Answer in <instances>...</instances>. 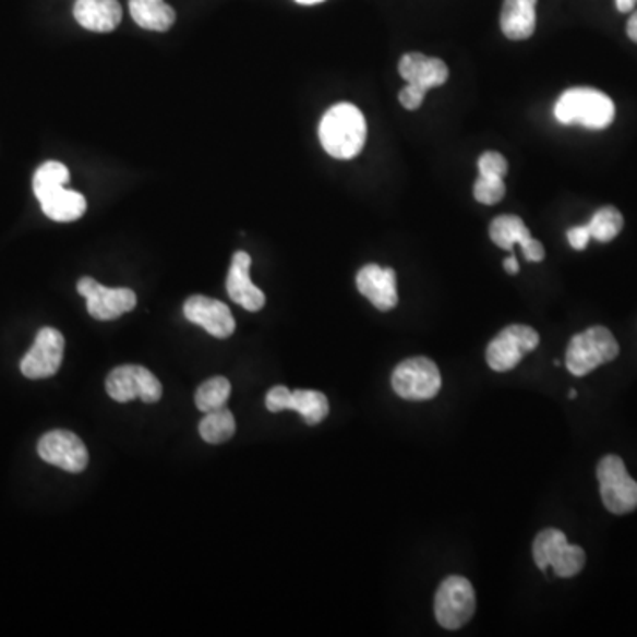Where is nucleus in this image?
I'll list each match as a JSON object with an SVG mask.
<instances>
[{
	"label": "nucleus",
	"mask_w": 637,
	"mask_h": 637,
	"mask_svg": "<svg viewBox=\"0 0 637 637\" xmlns=\"http://www.w3.org/2000/svg\"><path fill=\"white\" fill-rule=\"evenodd\" d=\"M627 34L628 38L633 39L634 43H637V11L630 16V20H628Z\"/></svg>",
	"instance_id": "obj_31"
},
{
	"label": "nucleus",
	"mask_w": 637,
	"mask_h": 637,
	"mask_svg": "<svg viewBox=\"0 0 637 637\" xmlns=\"http://www.w3.org/2000/svg\"><path fill=\"white\" fill-rule=\"evenodd\" d=\"M533 560L542 570L553 567L557 577H574L585 568L586 553L579 545L568 544L563 531L549 528L534 539Z\"/></svg>",
	"instance_id": "obj_5"
},
{
	"label": "nucleus",
	"mask_w": 637,
	"mask_h": 637,
	"mask_svg": "<svg viewBox=\"0 0 637 637\" xmlns=\"http://www.w3.org/2000/svg\"><path fill=\"white\" fill-rule=\"evenodd\" d=\"M130 13L142 28L156 33L169 31L176 22V11L165 0H130Z\"/></svg>",
	"instance_id": "obj_22"
},
{
	"label": "nucleus",
	"mask_w": 637,
	"mask_h": 637,
	"mask_svg": "<svg viewBox=\"0 0 637 637\" xmlns=\"http://www.w3.org/2000/svg\"><path fill=\"white\" fill-rule=\"evenodd\" d=\"M296 2L303 5H314L318 4V2H324V0H296Z\"/></svg>",
	"instance_id": "obj_34"
},
{
	"label": "nucleus",
	"mask_w": 637,
	"mask_h": 637,
	"mask_svg": "<svg viewBox=\"0 0 637 637\" xmlns=\"http://www.w3.org/2000/svg\"><path fill=\"white\" fill-rule=\"evenodd\" d=\"M45 215L53 221H75L84 216L87 209V201L84 195L68 188H61L57 192L50 193L48 197L39 201Z\"/></svg>",
	"instance_id": "obj_21"
},
{
	"label": "nucleus",
	"mask_w": 637,
	"mask_h": 637,
	"mask_svg": "<svg viewBox=\"0 0 637 637\" xmlns=\"http://www.w3.org/2000/svg\"><path fill=\"white\" fill-rule=\"evenodd\" d=\"M554 118L562 124H581L588 130H604L614 121L613 99L590 87L568 89L554 105Z\"/></svg>",
	"instance_id": "obj_2"
},
{
	"label": "nucleus",
	"mask_w": 637,
	"mask_h": 637,
	"mask_svg": "<svg viewBox=\"0 0 637 637\" xmlns=\"http://www.w3.org/2000/svg\"><path fill=\"white\" fill-rule=\"evenodd\" d=\"M620 346L613 333L604 326H593L572 337L567 347V369L570 374L586 375L597 366L610 363L618 357Z\"/></svg>",
	"instance_id": "obj_3"
},
{
	"label": "nucleus",
	"mask_w": 637,
	"mask_h": 637,
	"mask_svg": "<svg viewBox=\"0 0 637 637\" xmlns=\"http://www.w3.org/2000/svg\"><path fill=\"white\" fill-rule=\"evenodd\" d=\"M539 333L525 324L506 326L488 346L489 366L492 371L508 372L519 365L520 360L539 347Z\"/></svg>",
	"instance_id": "obj_9"
},
{
	"label": "nucleus",
	"mask_w": 637,
	"mask_h": 637,
	"mask_svg": "<svg viewBox=\"0 0 637 637\" xmlns=\"http://www.w3.org/2000/svg\"><path fill=\"white\" fill-rule=\"evenodd\" d=\"M478 170H480V176H485V178H505L508 165H506L505 156L496 151H488L478 159Z\"/></svg>",
	"instance_id": "obj_28"
},
{
	"label": "nucleus",
	"mask_w": 637,
	"mask_h": 637,
	"mask_svg": "<svg viewBox=\"0 0 637 637\" xmlns=\"http://www.w3.org/2000/svg\"><path fill=\"white\" fill-rule=\"evenodd\" d=\"M506 188L503 178H485L480 176L474 183L473 195L480 204L494 206L505 197Z\"/></svg>",
	"instance_id": "obj_27"
},
{
	"label": "nucleus",
	"mask_w": 637,
	"mask_h": 637,
	"mask_svg": "<svg viewBox=\"0 0 637 637\" xmlns=\"http://www.w3.org/2000/svg\"><path fill=\"white\" fill-rule=\"evenodd\" d=\"M567 238L572 249L585 250L590 243V229H588V226L572 227V229H568Z\"/></svg>",
	"instance_id": "obj_30"
},
{
	"label": "nucleus",
	"mask_w": 637,
	"mask_h": 637,
	"mask_svg": "<svg viewBox=\"0 0 637 637\" xmlns=\"http://www.w3.org/2000/svg\"><path fill=\"white\" fill-rule=\"evenodd\" d=\"M107 394L116 402L127 404L135 398H141L142 402H158L164 394L161 383L153 372L147 371L146 366L141 365H121L113 369L108 374Z\"/></svg>",
	"instance_id": "obj_8"
},
{
	"label": "nucleus",
	"mask_w": 637,
	"mask_h": 637,
	"mask_svg": "<svg viewBox=\"0 0 637 637\" xmlns=\"http://www.w3.org/2000/svg\"><path fill=\"white\" fill-rule=\"evenodd\" d=\"M357 286L358 291L381 312H388L397 307V275L392 267L366 264L358 272Z\"/></svg>",
	"instance_id": "obj_16"
},
{
	"label": "nucleus",
	"mask_w": 637,
	"mask_h": 637,
	"mask_svg": "<svg viewBox=\"0 0 637 637\" xmlns=\"http://www.w3.org/2000/svg\"><path fill=\"white\" fill-rule=\"evenodd\" d=\"M600 496L611 514L624 516L637 508V482L630 478L618 455H605L597 466Z\"/></svg>",
	"instance_id": "obj_4"
},
{
	"label": "nucleus",
	"mask_w": 637,
	"mask_h": 637,
	"mask_svg": "<svg viewBox=\"0 0 637 637\" xmlns=\"http://www.w3.org/2000/svg\"><path fill=\"white\" fill-rule=\"evenodd\" d=\"M64 337L56 328L39 329L31 351L20 361V371L27 380H47L61 369Z\"/></svg>",
	"instance_id": "obj_11"
},
{
	"label": "nucleus",
	"mask_w": 637,
	"mask_h": 637,
	"mask_svg": "<svg viewBox=\"0 0 637 637\" xmlns=\"http://www.w3.org/2000/svg\"><path fill=\"white\" fill-rule=\"evenodd\" d=\"M267 411L280 412L291 409L300 412L307 425H317L328 417L329 404L326 395L315 389H291L286 386H273L266 395Z\"/></svg>",
	"instance_id": "obj_13"
},
{
	"label": "nucleus",
	"mask_w": 637,
	"mask_h": 637,
	"mask_svg": "<svg viewBox=\"0 0 637 637\" xmlns=\"http://www.w3.org/2000/svg\"><path fill=\"white\" fill-rule=\"evenodd\" d=\"M489 235H491L492 243L497 244L500 249L510 250L512 252L514 244H520L525 257L530 263L544 261V247H542L539 239H534L531 236L530 229L526 227L525 221L520 220L519 216H497L489 227Z\"/></svg>",
	"instance_id": "obj_14"
},
{
	"label": "nucleus",
	"mask_w": 637,
	"mask_h": 637,
	"mask_svg": "<svg viewBox=\"0 0 637 637\" xmlns=\"http://www.w3.org/2000/svg\"><path fill=\"white\" fill-rule=\"evenodd\" d=\"M184 317L199 324L216 338H229L236 329V321L229 307L207 296H192L184 303Z\"/></svg>",
	"instance_id": "obj_15"
},
{
	"label": "nucleus",
	"mask_w": 637,
	"mask_h": 637,
	"mask_svg": "<svg viewBox=\"0 0 637 637\" xmlns=\"http://www.w3.org/2000/svg\"><path fill=\"white\" fill-rule=\"evenodd\" d=\"M398 73L408 84L429 91L440 87L448 80V67L436 57L423 53H406L398 62Z\"/></svg>",
	"instance_id": "obj_18"
},
{
	"label": "nucleus",
	"mask_w": 637,
	"mask_h": 637,
	"mask_svg": "<svg viewBox=\"0 0 637 637\" xmlns=\"http://www.w3.org/2000/svg\"><path fill=\"white\" fill-rule=\"evenodd\" d=\"M477 597L466 577L450 576L441 582L434 600L437 624L446 630H457L473 618Z\"/></svg>",
	"instance_id": "obj_6"
},
{
	"label": "nucleus",
	"mask_w": 637,
	"mask_h": 637,
	"mask_svg": "<svg viewBox=\"0 0 637 637\" xmlns=\"http://www.w3.org/2000/svg\"><path fill=\"white\" fill-rule=\"evenodd\" d=\"M250 266H252V259H250L249 253H235L229 277H227V292H229L230 300L243 307L244 310L259 312L266 305V296L250 280Z\"/></svg>",
	"instance_id": "obj_17"
},
{
	"label": "nucleus",
	"mask_w": 637,
	"mask_h": 637,
	"mask_svg": "<svg viewBox=\"0 0 637 637\" xmlns=\"http://www.w3.org/2000/svg\"><path fill=\"white\" fill-rule=\"evenodd\" d=\"M500 24L508 39L522 41L531 38L537 27V0H505Z\"/></svg>",
	"instance_id": "obj_20"
},
{
	"label": "nucleus",
	"mask_w": 637,
	"mask_h": 637,
	"mask_svg": "<svg viewBox=\"0 0 637 637\" xmlns=\"http://www.w3.org/2000/svg\"><path fill=\"white\" fill-rule=\"evenodd\" d=\"M591 239H597L600 243H610L620 230L624 229V216L613 206L600 207L596 215L588 221Z\"/></svg>",
	"instance_id": "obj_26"
},
{
	"label": "nucleus",
	"mask_w": 637,
	"mask_h": 637,
	"mask_svg": "<svg viewBox=\"0 0 637 637\" xmlns=\"http://www.w3.org/2000/svg\"><path fill=\"white\" fill-rule=\"evenodd\" d=\"M392 386L406 400H431L440 394V369L429 358H409L395 369Z\"/></svg>",
	"instance_id": "obj_7"
},
{
	"label": "nucleus",
	"mask_w": 637,
	"mask_h": 637,
	"mask_svg": "<svg viewBox=\"0 0 637 637\" xmlns=\"http://www.w3.org/2000/svg\"><path fill=\"white\" fill-rule=\"evenodd\" d=\"M230 397V383L226 377L216 375L206 383H202L195 392V404L199 411L212 412L216 409L226 408V402Z\"/></svg>",
	"instance_id": "obj_25"
},
{
	"label": "nucleus",
	"mask_w": 637,
	"mask_h": 637,
	"mask_svg": "<svg viewBox=\"0 0 637 637\" xmlns=\"http://www.w3.org/2000/svg\"><path fill=\"white\" fill-rule=\"evenodd\" d=\"M202 440L209 445H220L235 436L236 420L235 414L227 408L216 409V411L206 412L199 425Z\"/></svg>",
	"instance_id": "obj_23"
},
{
	"label": "nucleus",
	"mask_w": 637,
	"mask_h": 637,
	"mask_svg": "<svg viewBox=\"0 0 637 637\" xmlns=\"http://www.w3.org/2000/svg\"><path fill=\"white\" fill-rule=\"evenodd\" d=\"M505 269L506 272L510 273V275H516V273H519V263H517V259L514 257V255H512V257L506 259Z\"/></svg>",
	"instance_id": "obj_33"
},
{
	"label": "nucleus",
	"mask_w": 637,
	"mask_h": 637,
	"mask_svg": "<svg viewBox=\"0 0 637 637\" xmlns=\"http://www.w3.org/2000/svg\"><path fill=\"white\" fill-rule=\"evenodd\" d=\"M38 454L48 465L68 473H82L89 465V452L84 441L70 431H50L39 440Z\"/></svg>",
	"instance_id": "obj_12"
},
{
	"label": "nucleus",
	"mask_w": 637,
	"mask_h": 637,
	"mask_svg": "<svg viewBox=\"0 0 637 637\" xmlns=\"http://www.w3.org/2000/svg\"><path fill=\"white\" fill-rule=\"evenodd\" d=\"M75 20L93 33H110L121 24L122 8L119 0H76Z\"/></svg>",
	"instance_id": "obj_19"
},
{
	"label": "nucleus",
	"mask_w": 637,
	"mask_h": 637,
	"mask_svg": "<svg viewBox=\"0 0 637 637\" xmlns=\"http://www.w3.org/2000/svg\"><path fill=\"white\" fill-rule=\"evenodd\" d=\"M76 289L87 300V312L98 321H113L136 307V295L127 287L110 289L94 278L84 277L80 278Z\"/></svg>",
	"instance_id": "obj_10"
},
{
	"label": "nucleus",
	"mask_w": 637,
	"mask_h": 637,
	"mask_svg": "<svg viewBox=\"0 0 637 637\" xmlns=\"http://www.w3.org/2000/svg\"><path fill=\"white\" fill-rule=\"evenodd\" d=\"M568 397H570V398H576V397H577V392H576V389H570V394H568Z\"/></svg>",
	"instance_id": "obj_35"
},
{
	"label": "nucleus",
	"mask_w": 637,
	"mask_h": 637,
	"mask_svg": "<svg viewBox=\"0 0 637 637\" xmlns=\"http://www.w3.org/2000/svg\"><path fill=\"white\" fill-rule=\"evenodd\" d=\"M68 181H70V170H68L67 165L59 164V161H47L34 173V195L38 201H43L50 193L67 187Z\"/></svg>",
	"instance_id": "obj_24"
},
{
	"label": "nucleus",
	"mask_w": 637,
	"mask_h": 637,
	"mask_svg": "<svg viewBox=\"0 0 637 637\" xmlns=\"http://www.w3.org/2000/svg\"><path fill=\"white\" fill-rule=\"evenodd\" d=\"M425 94L426 91L422 89V87L408 84L402 91H400V94H398V99H400V104H402L404 108H408V110H417V108H420V105L423 104Z\"/></svg>",
	"instance_id": "obj_29"
},
{
	"label": "nucleus",
	"mask_w": 637,
	"mask_h": 637,
	"mask_svg": "<svg viewBox=\"0 0 637 637\" xmlns=\"http://www.w3.org/2000/svg\"><path fill=\"white\" fill-rule=\"evenodd\" d=\"M637 4V0H616V8H618L620 13H628V11L634 10V5Z\"/></svg>",
	"instance_id": "obj_32"
},
{
	"label": "nucleus",
	"mask_w": 637,
	"mask_h": 637,
	"mask_svg": "<svg viewBox=\"0 0 637 637\" xmlns=\"http://www.w3.org/2000/svg\"><path fill=\"white\" fill-rule=\"evenodd\" d=\"M318 139L333 158L351 159L360 155L366 141V122L360 108L351 104L333 105L321 121Z\"/></svg>",
	"instance_id": "obj_1"
}]
</instances>
